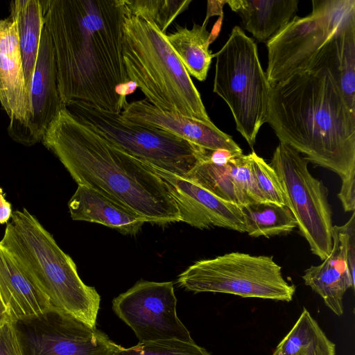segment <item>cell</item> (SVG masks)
I'll return each mask as SVG.
<instances>
[{
	"label": "cell",
	"mask_w": 355,
	"mask_h": 355,
	"mask_svg": "<svg viewBox=\"0 0 355 355\" xmlns=\"http://www.w3.org/2000/svg\"><path fill=\"white\" fill-rule=\"evenodd\" d=\"M216 57L214 93L229 106L237 131L252 148L267 122L270 85L254 41L235 26Z\"/></svg>",
	"instance_id": "obj_6"
},
{
	"label": "cell",
	"mask_w": 355,
	"mask_h": 355,
	"mask_svg": "<svg viewBox=\"0 0 355 355\" xmlns=\"http://www.w3.org/2000/svg\"><path fill=\"white\" fill-rule=\"evenodd\" d=\"M245 232L254 237L286 234L297 227V221L286 205L262 202L239 205Z\"/></svg>",
	"instance_id": "obj_25"
},
{
	"label": "cell",
	"mask_w": 355,
	"mask_h": 355,
	"mask_svg": "<svg viewBox=\"0 0 355 355\" xmlns=\"http://www.w3.org/2000/svg\"><path fill=\"white\" fill-rule=\"evenodd\" d=\"M64 106L82 101L121 113L137 88L122 53L123 0H40Z\"/></svg>",
	"instance_id": "obj_1"
},
{
	"label": "cell",
	"mask_w": 355,
	"mask_h": 355,
	"mask_svg": "<svg viewBox=\"0 0 355 355\" xmlns=\"http://www.w3.org/2000/svg\"><path fill=\"white\" fill-rule=\"evenodd\" d=\"M11 323L23 355H114L121 347L103 331L53 307Z\"/></svg>",
	"instance_id": "obj_11"
},
{
	"label": "cell",
	"mask_w": 355,
	"mask_h": 355,
	"mask_svg": "<svg viewBox=\"0 0 355 355\" xmlns=\"http://www.w3.org/2000/svg\"><path fill=\"white\" fill-rule=\"evenodd\" d=\"M309 162L294 148L279 142L270 166L275 171L301 234L311 252L320 259L330 254L332 245V211L328 189L308 169Z\"/></svg>",
	"instance_id": "obj_9"
},
{
	"label": "cell",
	"mask_w": 355,
	"mask_h": 355,
	"mask_svg": "<svg viewBox=\"0 0 355 355\" xmlns=\"http://www.w3.org/2000/svg\"><path fill=\"white\" fill-rule=\"evenodd\" d=\"M31 119L19 144L32 146L42 141L52 121L64 106L59 94L53 42L44 26L30 87Z\"/></svg>",
	"instance_id": "obj_16"
},
{
	"label": "cell",
	"mask_w": 355,
	"mask_h": 355,
	"mask_svg": "<svg viewBox=\"0 0 355 355\" xmlns=\"http://www.w3.org/2000/svg\"><path fill=\"white\" fill-rule=\"evenodd\" d=\"M150 166L168 185L177 205L180 221L200 230L218 227L245 232V223L239 205L225 200L185 178Z\"/></svg>",
	"instance_id": "obj_13"
},
{
	"label": "cell",
	"mask_w": 355,
	"mask_h": 355,
	"mask_svg": "<svg viewBox=\"0 0 355 355\" xmlns=\"http://www.w3.org/2000/svg\"><path fill=\"white\" fill-rule=\"evenodd\" d=\"M120 115L127 121L170 132L208 150H225L243 153L232 137L213 123L159 110L146 99L127 101Z\"/></svg>",
	"instance_id": "obj_15"
},
{
	"label": "cell",
	"mask_w": 355,
	"mask_h": 355,
	"mask_svg": "<svg viewBox=\"0 0 355 355\" xmlns=\"http://www.w3.org/2000/svg\"><path fill=\"white\" fill-rule=\"evenodd\" d=\"M66 107L114 146L179 177L185 178L207 154L208 150L170 132L127 121L120 113L107 112L82 101Z\"/></svg>",
	"instance_id": "obj_7"
},
{
	"label": "cell",
	"mask_w": 355,
	"mask_h": 355,
	"mask_svg": "<svg viewBox=\"0 0 355 355\" xmlns=\"http://www.w3.org/2000/svg\"><path fill=\"white\" fill-rule=\"evenodd\" d=\"M12 205L5 198L3 189L0 187V224L7 223L12 217Z\"/></svg>",
	"instance_id": "obj_33"
},
{
	"label": "cell",
	"mask_w": 355,
	"mask_h": 355,
	"mask_svg": "<svg viewBox=\"0 0 355 355\" xmlns=\"http://www.w3.org/2000/svg\"><path fill=\"white\" fill-rule=\"evenodd\" d=\"M0 296L11 321L52 307L42 291L19 268L0 244Z\"/></svg>",
	"instance_id": "obj_20"
},
{
	"label": "cell",
	"mask_w": 355,
	"mask_h": 355,
	"mask_svg": "<svg viewBox=\"0 0 355 355\" xmlns=\"http://www.w3.org/2000/svg\"><path fill=\"white\" fill-rule=\"evenodd\" d=\"M252 169L259 191L266 202L286 206V198L280 180L273 168L252 151Z\"/></svg>",
	"instance_id": "obj_29"
},
{
	"label": "cell",
	"mask_w": 355,
	"mask_h": 355,
	"mask_svg": "<svg viewBox=\"0 0 355 355\" xmlns=\"http://www.w3.org/2000/svg\"><path fill=\"white\" fill-rule=\"evenodd\" d=\"M10 8V16L17 24L25 84L30 95L44 26L42 6L40 0H16L11 1Z\"/></svg>",
	"instance_id": "obj_22"
},
{
	"label": "cell",
	"mask_w": 355,
	"mask_h": 355,
	"mask_svg": "<svg viewBox=\"0 0 355 355\" xmlns=\"http://www.w3.org/2000/svg\"><path fill=\"white\" fill-rule=\"evenodd\" d=\"M68 207L73 220L99 223L125 235L136 234L146 223L124 205L81 184H78Z\"/></svg>",
	"instance_id": "obj_19"
},
{
	"label": "cell",
	"mask_w": 355,
	"mask_h": 355,
	"mask_svg": "<svg viewBox=\"0 0 355 355\" xmlns=\"http://www.w3.org/2000/svg\"><path fill=\"white\" fill-rule=\"evenodd\" d=\"M298 0H228L241 17L244 28L260 42H267L297 10Z\"/></svg>",
	"instance_id": "obj_21"
},
{
	"label": "cell",
	"mask_w": 355,
	"mask_h": 355,
	"mask_svg": "<svg viewBox=\"0 0 355 355\" xmlns=\"http://www.w3.org/2000/svg\"><path fill=\"white\" fill-rule=\"evenodd\" d=\"M311 14L293 17L266 42L267 80L272 87L310 69L320 47L354 0H313Z\"/></svg>",
	"instance_id": "obj_10"
},
{
	"label": "cell",
	"mask_w": 355,
	"mask_h": 355,
	"mask_svg": "<svg viewBox=\"0 0 355 355\" xmlns=\"http://www.w3.org/2000/svg\"><path fill=\"white\" fill-rule=\"evenodd\" d=\"M114 355H211L195 342L177 339L161 340L124 348L121 347Z\"/></svg>",
	"instance_id": "obj_28"
},
{
	"label": "cell",
	"mask_w": 355,
	"mask_h": 355,
	"mask_svg": "<svg viewBox=\"0 0 355 355\" xmlns=\"http://www.w3.org/2000/svg\"><path fill=\"white\" fill-rule=\"evenodd\" d=\"M0 355H23L11 322L0 327Z\"/></svg>",
	"instance_id": "obj_31"
},
{
	"label": "cell",
	"mask_w": 355,
	"mask_h": 355,
	"mask_svg": "<svg viewBox=\"0 0 355 355\" xmlns=\"http://www.w3.org/2000/svg\"><path fill=\"white\" fill-rule=\"evenodd\" d=\"M0 244L52 307L96 328L99 294L82 281L73 259L34 215L25 208L13 211Z\"/></svg>",
	"instance_id": "obj_4"
},
{
	"label": "cell",
	"mask_w": 355,
	"mask_h": 355,
	"mask_svg": "<svg viewBox=\"0 0 355 355\" xmlns=\"http://www.w3.org/2000/svg\"><path fill=\"white\" fill-rule=\"evenodd\" d=\"M78 184L96 190L159 225L180 221L166 183L152 166L114 146L66 106L42 139Z\"/></svg>",
	"instance_id": "obj_3"
},
{
	"label": "cell",
	"mask_w": 355,
	"mask_h": 355,
	"mask_svg": "<svg viewBox=\"0 0 355 355\" xmlns=\"http://www.w3.org/2000/svg\"><path fill=\"white\" fill-rule=\"evenodd\" d=\"M0 102L10 119L8 132L19 143L31 119V106L17 24L10 16L0 20Z\"/></svg>",
	"instance_id": "obj_14"
},
{
	"label": "cell",
	"mask_w": 355,
	"mask_h": 355,
	"mask_svg": "<svg viewBox=\"0 0 355 355\" xmlns=\"http://www.w3.org/2000/svg\"><path fill=\"white\" fill-rule=\"evenodd\" d=\"M227 1H208L207 12L203 25H207L209 18L214 15L223 17V7Z\"/></svg>",
	"instance_id": "obj_34"
},
{
	"label": "cell",
	"mask_w": 355,
	"mask_h": 355,
	"mask_svg": "<svg viewBox=\"0 0 355 355\" xmlns=\"http://www.w3.org/2000/svg\"><path fill=\"white\" fill-rule=\"evenodd\" d=\"M272 355H336V345L306 308Z\"/></svg>",
	"instance_id": "obj_24"
},
{
	"label": "cell",
	"mask_w": 355,
	"mask_h": 355,
	"mask_svg": "<svg viewBox=\"0 0 355 355\" xmlns=\"http://www.w3.org/2000/svg\"><path fill=\"white\" fill-rule=\"evenodd\" d=\"M320 68L328 71L355 112V6L329 35L309 70Z\"/></svg>",
	"instance_id": "obj_17"
},
{
	"label": "cell",
	"mask_w": 355,
	"mask_h": 355,
	"mask_svg": "<svg viewBox=\"0 0 355 355\" xmlns=\"http://www.w3.org/2000/svg\"><path fill=\"white\" fill-rule=\"evenodd\" d=\"M346 232V250L349 273L354 281L355 270V212L353 211L348 221L344 224Z\"/></svg>",
	"instance_id": "obj_32"
},
{
	"label": "cell",
	"mask_w": 355,
	"mask_h": 355,
	"mask_svg": "<svg viewBox=\"0 0 355 355\" xmlns=\"http://www.w3.org/2000/svg\"><path fill=\"white\" fill-rule=\"evenodd\" d=\"M123 10L122 53L129 80L159 110L212 123L166 34L152 21Z\"/></svg>",
	"instance_id": "obj_5"
},
{
	"label": "cell",
	"mask_w": 355,
	"mask_h": 355,
	"mask_svg": "<svg viewBox=\"0 0 355 355\" xmlns=\"http://www.w3.org/2000/svg\"><path fill=\"white\" fill-rule=\"evenodd\" d=\"M10 322H11V318L0 296V327Z\"/></svg>",
	"instance_id": "obj_35"
},
{
	"label": "cell",
	"mask_w": 355,
	"mask_h": 355,
	"mask_svg": "<svg viewBox=\"0 0 355 355\" xmlns=\"http://www.w3.org/2000/svg\"><path fill=\"white\" fill-rule=\"evenodd\" d=\"M128 13L152 21L164 33L175 19L187 10L191 0H123Z\"/></svg>",
	"instance_id": "obj_27"
},
{
	"label": "cell",
	"mask_w": 355,
	"mask_h": 355,
	"mask_svg": "<svg viewBox=\"0 0 355 355\" xmlns=\"http://www.w3.org/2000/svg\"><path fill=\"white\" fill-rule=\"evenodd\" d=\"M332 241L329 255L320 265L311 266L304 270L302 279L331 311L340 316L343 313L344 295L348 288H354L355 283L347 266L345 225H333Z\"/></svg>",
	"instance_id": "obj_18"
},
{
	"label": "cell",
	"mask_w": 355,
	"mask_h": 355,
	"mask_svg": "<svg viewBox=\"0 0 355 355\" xmlns=\"http://www.w3.org/2000/svg\"><path fill=\"white\" fill-rule=\"evenodd\" d=\"M232 178L247 204L266 202L259 191L251 166L250 154L243 153L230 160Z\"/></svg>",
	"instance_id": "obj_30"
},
{
	"label": "cell",
	"mask_w": 355,
	"mask_h": 355,
	"mask_svg": "<svg viewBox=\"0 0 355 355\" xmlns=\"http://www.w3.org/2000/svg\"><path fill=\"white\" fill-rule=\"evenodd\" d=\"M266 123L280 142L338 175L340 195L355 193V112L327 70L297 73L271 87Z\"/></svg>",
	"instance_id": "obj_2"
},
{
	"label": "cell",
	"mask_w": 355,
	"mask_h": 355,
	"mask_svg": "<svg viewBox=\"0 0 355 355\" xmlns=\"http://www.w3.org/2000/svg\"><path fill=\"white\" fill-rule=\"evenodd\" d=\"M180 286L194 293L232 294L290 302L296 287L283 277L272 257L230 252L200 260L179 275Z\"/></svg>",
	"instance_id": "obj_8"
},
{
	"label": "cell",
	"mask_w": 355,
	"mask_h": 355,
	"mask_svg": "<svg viewBox=\"0 0 355 355\" xmlns=\"http://www.w3.org/2000/svg\"><path fill=\"white\" fill-rule=\"evenodd\" d=\"M185 179L225 200L238 205L247 204L234 182L230 161L225 165L216 164L208 160L206 155L189 173Z\"/></svg>",
	"instance_id": "obj_26"
},
{
	"label": "cell",
	"mask_w": 355,
	"mask_h": 355,
	"mask_svg": "<svg viewBox=\"0 0 355 355\" xmlns=\"http://www.w3.org/2000/svg\"><path fill=\"white\" fill-rule=\"evenodd\" d=\"M172 282H137L112 301L116 315L134 331L139 343L177 339L194 342L176 312Z\"/></svg>",
	"instance_id": "obj_12"
},
{
	"label": "cell",
	"mask_w": 355,
	"mask_h": 355,
	"mask_svg": "<svg viewBox=\"0 0 355 355\" xmlns=\"http://www.w3.org/2000/svg\"><path fill=\"white\" fill-rule=\"evenodd\" d=\"M207 25L193 24L191 28L177 26L166 37L190 76L206 80L214 54L209 49L210 33Z\"/></svg>",
	"instance_id": "obj_23"
}]
</instances>
